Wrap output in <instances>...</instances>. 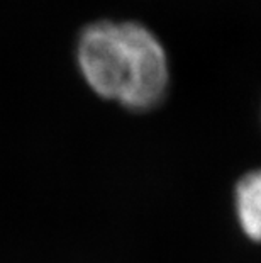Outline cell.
I'll list each match as a JSON object with an SVG mask.
<instances>
[{"label": "cell", "instance_id": "6da1fadb", "mask_svg": "<svg viewBox=\"0 0 261 263\" xmlns=\"http://www.w3.org/2000/svg\"><path fill=\"white\" fill-rule=\"evenodd\" d=\"M78 65L93 92L132 110L153 109L168 87L163 46L134 22L88 26L78 43Z\"/></svg>", "mask_w": 261, "mask_h": 263}, {"label": "cell", "instance_id": "7a4b0ae2", "mask_svg": "<svg viewBox=\"0 0 261 263\" xmlns=\"http://www.w3.org/2000/svg\"><path fill=\"white\" fill-rule=\"evenodd\" d=\"M236 211L243 231L261 243V170L249 172L237 182Z\"/></svg>", "mask_w": 261, "mask_h": 263}]
</instances>
